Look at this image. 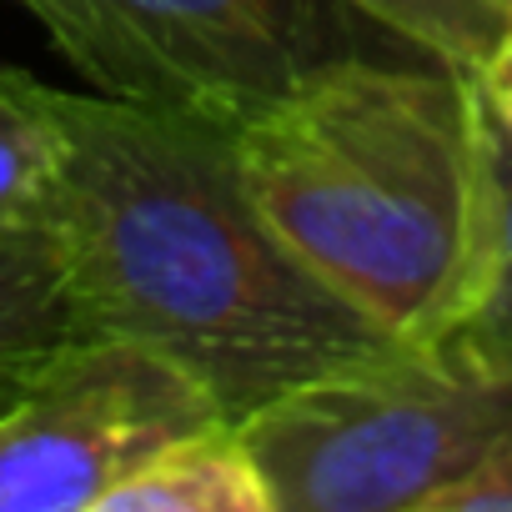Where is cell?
<instances>
[{"mask_svg": "<svg viewBox=\"0 0 512 512\" xmlns=\"http://www.w3.org/2000/svg\"><path fill=\"white\" fill-rule=\"evenodd\" d=\"M477 81V91H482V101H487V111L512 131V31L502 36V46L492 51V61L472 76Z\"/></svg>", "mask_w": 512, "mask_h": 512, "instance_id": "obj_12", "label": "cell"}, {"mask_svg": "<svg viewBox=\"0 0 512 512\" xmlns=\"http://www.w3.org/2000/svg\"><path fill=\"white\" fill-rule=\"evenodd\" d=\"M432 512H512V432L467 477H457Z\"/></svg>", "mask_w": 512, "mask_h": 512, "instance_id": "obj_11", "label": "cell"}, {"mask_svg": "<svg viewBox=\"0 0 512 512\" xmlns=\"http://www.w3.org/2000/svg\"><path fill=\"white\" fill-rule=\"evenodd\" d=\"M66 161L46 221L61 241L76 337H121L191 372L226 422L347 362L387 352L256 206L236 126L51 86Z\"/></svg>", "mask_w": 512, "mask_h": 512, "instance_id": "obj_1", "label": "cell"}, {"mask_svg": "<svg viewBox=\"0 0 512 512\" xmlns=\"http://www.w3.org/2000/svg\"><path fill=\"white\" fill-rule=\"evenodd\" d=\"M101 512H277V502L246 432L216 422L161 447L101 502Z\"/></svg>", "mask_w": 512, "mask_h": 512, "instance_id": "obj_7", "label": "cell"}, {"mask_svg": "<svg viewBox=\"0 0 512 512\" xmlns=\"http://www.w3.org/2000/svg\"><path fill=\"white\" fill-rule=\"evenodd\" d=\"M26 377H31V367H0V412L16 402V392L26 387Z\"/></svg>", "mask_w": 512, "mask_h": 512, "instance_id": "obj_14", "label": "cell"}, {"mask_svg": "<svg viewBox=\"0 0 512 512\" xmlns=\"http://www.w3.org/2000/svg\"><path fill=\"white\" fill-rule=\"evenodd\" d=\"M21 6L41 21V31L51 36V46L66 36V26L76 21V6H81V0H21Z\"/></svg>", "mask_w": 512, "mask_h": 512, "instance_id": "obj_13", "label": "cell"}, {"mask_svg": "<svg viewBox=\"0 0 512 512\" xmlns=\"http://www.w3.org/2000/svg\"><path fill=\"white\" fill-rule=\"evenodd\" d=\"M292 256L397 342H437L472 267L482 96L447 61H362L236 126Z\"/></svg>", "mask_w": 512, "mask_h": 512, "instance_id": "obj_2", "label": "cell"}, {"mask_svg": "<svg viewBox=\"0 0 512 512\" xmlns=\"http://www.w3.org/2000/svg\"><path fill=\"white\" fill-rule=\"evenodd\" d=\"M357 6L467 76H477L512 31V11L502 0H357Z\"/></svg>", "mask_w": 512, "mask_h": 512, "instance_id": "obj_10", "label": "cell"}, {"mask_svg": "<svg viewBox=\"0 0 512 512\" xmlns=\"http://www.w3.org/2000/svg\"><path fill=\"white\" fill-rule=\"evenodd\" d=\"M226 422L171 357L121 337H71L0 412V512H101L186 432Z\"/></svg>", "mask_w": 512, "mask_h": 512, "instance_id": "obj_5", "label": "cell"}, {"mask_svg": "<svg viewBox=\"0 0 512 512\" xmlns=\"http://www.w3.org/2000/svg\"><path fill=\"white\" fill-rule=\"evenodd\" d=\"M76 337L61 241L46 216H0V367H36Z\"/></svg>", "mask_w": 512, "mask_h": 512, "instance_id": "obj_8", "label": "cell"}, {"mask_svg": "<svg viewBox=\"0 0 512 512\" xmlns=\"http://www.w3.org/2000/svg\"><path fill=\"white\" fill-rule=\"evenodd\" d=\"M56 51L91 91L226 126L362 61H437L357 0H81Z\"/></svg>", "mask_w": 512, "mask_h": 512, "instance_id": "obj_4", "label": "cell"}, {"mask_svg": "<svg viewBox=\"0 0 512 512\" xmlns=\"http://www.w3.org/2000/svg\"><path fill=\"white\" fill-rule=\"evenodd\" d=\"M277 512H432L512 432V382L392 342L241 422Z\"/></svg>", "mask_w": 512, "mask_h": 512, "instance_id": "obj_3", "label": "cell"}, {"mask_svg": "<svg viewBox=\"0 0 512 512\" xmlns=\"http://www.w3.org/2000/svg\"><path fill=\"white\" fill-rule=\"evenodd\" d=\"M482 96V91H477ZM452 362L512 382V131L482 101V171H477V221L472 267L452 322L432 342Z\"/></svg>", "mask_w": 512, "mask_h": 512, "instance_id": "obj_6", "label": "cell"}, {"mask_svg": "<svg viewBox=\"0 0 512 512\" xmlns=\"http://www.w3.org/2000/svg\"><path fill=\"white\" fill-rule=\"evenodd\" d=\"M66 131L51 86L0 66V216H46L61 181Z\"/></svg>", "mask_w": 512, "mask_h": 512, "instance_id": "obj_9", "label": "cell"}, {"mask_svg": "<svg viewBox=\"0 0 512 512\" xmlns=\"http://www.w3.org/2000/svg\"><path fill=\"white\" fill-rule=\"evenodd\" d=\"M502 6H507V11H512V0H502Z\"/></svg>", "mask_w": 512, "mask_h": 512, "instance_id": "obj_15", "label": "cell"}]
</instances>
